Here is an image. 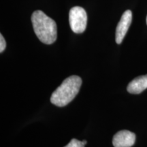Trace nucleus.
Masks as SVG:
<instances>
[{"instance_id": "7ed1b4c3", "label": "nucleus", "mask_w": 147, "mask_h": 147, "mask_svg": "<svg viewBox=\"0 0 147 147\" xmlns=\"http://www.w3.org/2000/svg\"><path fill=\"white\" fill-rule=\"evenodd\" d=\"M69 22L74 32L76 34L84 32L87 23V15L84 9L79 6L71 8L69 12Z\"/></svg>"}, {"instance_id": "f257e3e1", "label": "nucleus", "mask_w": 147, "mask_h": 147, "mask_svg": "<svg viewBox=\"0 0 147 147\" xmlns=\"http://www.w3.org/2000/svg\"><path fill=\"white\" fill-rule=\"evenodd\" d=\"M32 22L35 34L42 42L51 45L56 41L57 27L54 20L42 11L36 10L32 14Z\"/></svg>"}, {"instance_id": "20e7f679", "label": "nucleus", "mask_w": 147, "mask_h": 147, "mask_svg": "<svg viewBox=\"0 0 147 147\" xmlns=\"http://www.w3.org/2000/svg\"><path fill=\"white\" fill-rule=\"evenodd\" d=\"M132 21V12L127 10L123 14L116 29V42L120 45L123 40Z\"/></svg>"}, {"instance_id": "f03ea898", "label": "nucleus", "mask_w": 147, "mask_h": 147, "mask_svg": "<svg viewBox=\"0 0 147 147\" xmlns=\"http://www.w3.org/2000/svg\"><path fill=\"white\" fill-rule=\"evenodd\" d=\"M81 84L82 79L79 76L68 77L53 92L51 97V102L59 107L67 105L78 94Z\"/></svg>"}, {"instance_id": "423d86ee", "label": "nucleus", "mask_w": 147, "mask_h": 147, "mask_svg": "<svg viewBox=\"0 0 147 147\" xmlns=\"http://www.w3.org/2000/svg\"><path fill=\"white\" fill-rule=\"evenodd\" d=\"M147 89V75L138 76L129 83L127 91L131 94H139Z\"/></svg>"}, {"instance_id": "6e6552de", "label": "nucleus", "mask_w": 147, "mask_h": 147, "mask_svg": "<svg viewBox=\"0 0 147 147\" xmlns=\"http://www.w3.org/2000/svg\"><path fill=\"white\" fill-rule=\"evenodd\" d=\"M6 47V42L3 38L2 34L0 35V52L3 53V51L5 50Z\"/></svg>"}, {"instance_id": "1a4fd4ad", "label": "nucleus", "mask_w": 147, "mask_h": 147, "mask_svg": "<svg viewBox=\"0 0 147 147\" xmlns=\"http://www.w3.org/2000/svg\"><path fill=\"white\" fill-rule=\"evenodd\" d=\"M146 24H147V16H146Z\"/></svg>"}, {"instance_id": "0eeeda50", "label": "nucleus", "mask_w": 147, "mask_h": 147, "mask_svg": "<svg viewBox=\"0 0 147 147\" xmlns=\"http://www.w3.org/2000/svg\"><path fill=\"white\" fill-rule=\"evenodd\" d=\"M86 144H87V141L86 140L80 141L74 138L64 147H84Z\"/></svg>"}, {"instance_id": "39448f33", "label": "nucleus", "mask_w": 147, "mask_h": 147, "mask_svg": "<svg viewBox=\"0 0 147 147\" xmlns=\"http://www.w3.org/2000/svg\"><path fill=\"white\" fill-rule=\"evenodd\" d=\"M136 141V135L127 130L119 131L114 136L113 144L115 147H131Z\"/></svg>"}]
</instances>
